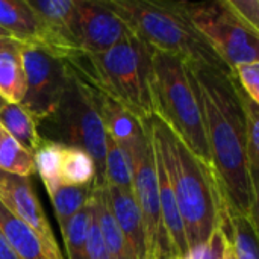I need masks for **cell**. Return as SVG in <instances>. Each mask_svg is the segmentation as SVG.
Wrapping results in <instances>:
<instances>
[{
    "instance_id": "28",
    "label": "cell",
    "mask_w": 259,
    "mask_h": 259,
    "mask_svg": "<svg viewBox=\"0 0 259 259\" xmlns=\"http://www.w3.org/2000/svg\"><path fill=\"white\" fill-rule=\"evenodd\" d=\"M87 259H109L108 250L105 247V241L102 237V232L99 229V223L94 212V202H93V220L88 231V240H87Z\"/></svg>"
},
{
    "instance_id": "32",
    "label": "cell",
    "mask_w": 259,
    "mask_h": 259,
    "mask_svg": "<svg viewBox=\"0 0 259 259\" xmlns=\"http://www.w3.org/2000/svg\"><path fill=\"white\" fill-rule=\"evenodd\" d=\"M6 103H8V102H6V100H5V99H3V97L0 96V109H2V108H3V106L6 105Z\"/></svg>"
},
{
    "instance_id": "33",
    "label": "cell",
    "mask_w": 259,
    "mask_h": 259,
    "mask_svg": "<svg viewBox=\"0 0 259 259\" xmlns=\"http://www.w3.org/2000/svg\"><path fill=\"white\" fill-rule=\"evenodd\" d=\"M0 36H8V38H11V36H9V35H8V33L3 30V29H0ZM12 39H14V38H12Z\"/></svg>"
},
{
    "instance_id": "5",
    "label": "cell",
    "mask_w": 259,
    "mask_h": 259,
    "mask_svg": "<svg viewBox=\"0 0 259 259\" xmlns=\"http://www.w3.org/2000/svg\"><path fill=\"white\" fill-rule=\"evenodd\" d=\"M150 93L153 114L197 158L211 167L203 115L185 62L176 56L152 50Z\"/></svg>"
},
{
    "instance_id": "26",
    "label": "cell",
    "mask_w": 259,
    "mask_h": 259,
    "mask_svg": "<svg viewBox=\"0 0 259 259\" xmlns=\"http://www.w3.org/2000/svg\"><path fill=\"white\" fill-rule=\"evenodd\" d=\"M234 77L241 91L256 105L259 103V61L241 64L234 68Z\"/></svg>"
},
{
    "instance_id": "20",
    "label": "cell",
    "mask_w": 259,
    "mask_h": 259,
    "mask_svg": "<svg viewBox=\"0 0 259 259\" xmlns=\"http://www.w3.org/2000/svg\"><path fill=\"white\" fill-rule=\"evenodd\" d=\"M246 114V159L253 194L259 197V108L243 93Z\"/></svg>"
},
{
    "instance_id": "15",
    "label": "cell",
    "mask_w": 259,
    "mask_h": 259,
    "mask_svg": "<svg viewBox=\"0 0 259 259\" xmlns=\"http://www.w3.org/2000/svg\"><path fill=\"white\" fill-rule=\"evenodd\" d=\"M93 202H94V212L99 223V229L102 232L105 247L108 250L109 259H137V255L120 231L114 215L111 214L105 194L103 187H94L93 190Z\"/></svg>"
},
{
    "instance_id": "10",
    "label": "cell",
    "mask_w": 259,
    "mask_h": 259,
    "mask_svg": "<svg viewBox=\"0 0 259 259\" xmlns=\"http://www.w3.org/2000/svg\"><path fill=\"white\" fill-rule=\"evenodd\" d=\"M35 171L47 193L67 187H96L97 170L93 158L82 149L41 141L33 152Z\"/></svg>"
},
{
    "instance_id": "12",
    "label": "cell",
    "mask_w": 259,
    "mask_h": 259,
    "mask_svg": "<svg viewBox=\"0 0 259 259\" xmlns=\"http://www.w3.org/2000/svg\"><path fill=\"white\" fill-rule=\"evenodd\" d=\"M0 203L36 234L47 259H64L29 178L0 171Z\"/></svg>"
},
{
    "instance_id": "11",
    "label": "cell",
    "mask_w": 259,
    "mask_h": 259,
    "mask_svg": "<svg viewBox=\"0 0 259 259\" xmlns=\"http://www.w3.org/2000/svg\"><path fill=\"white\" fill-rule=\"evenodd\" d=\"M73 33L83 53H100L134 36L106 0H76Z\"/></svg>"
},
{
    "instance_id": "18",
    "label": "cell",
    "mask_w": 259,
    "mask_h": 259,
    "mask_svg": "<svg viewBox=\"0 0 259 259\" xmlns=\"http://www.w3.org/2000/svg\"><path fill=\"white\" fill-rule=\"evenodd\" d=\"M24 46L0 52V96L8 103H21L26 93L21 50Z\"/></svg>"
},
{
    "instance_id": "4",
    "label": "cell",
    "mask_w": 259,
    "mask_h": 259,
    "mask_svg": "<svg viewBox=\"0 0 259 259\" xmlns=\"http://www.w3.org/2000/svg\"><path fill=\"white\" fill-rule=\"evenodd\" d=\"M108 6L127 24L134 36L152 50L234 74L211 46L197 33L178 2L106 0Z\"/></svg>"
},
{
    "instance_id": "23",
    "label": "cell",
    "mask_w": 259,
    "mask_h": 259,
    "mask_svg": "<svg viewBox=\"0 0 259 259\" xmlns=\"http://www.w3.org/2000/svg\"><path fill=\"white\" fill-rule=\"evenodd\" d=\"M93 220V194L85 206L68 222L62 232L67 259H87V240Z\"/></svg>"
},
{
    "instance_id": "6",
    "label": "cell",
    "mask_w": 259,
    "mask_h": 259,
    "mask_svg": "<svg viewBox=\"0 0 259 259\" xmlns=\"http://www.w3.org/2000/svg\"><path fill=\"white\" fill-rule=\"evenodd\" d=\"M36 129L41 141L59 143L85 150L96 164V187L103 185L106 129L87 83L71 68L70 79L56 108L36 123Z\"/></svg>"
},
{
    "instance_id": "30",
    "label": "cell",
    "mask_w": 259,
    "mask_h": 259,
    "mask_svg": "<svg viewBox=\"0 0 259 259\" xmlns=\"http://www.w3.org/2000/svg\"><path fill=\"white\" fill-rule=\"evenodd\" d=\"M20 46H24V44H21L12 38H8V36H0V52L12 49V47H20Z\"/></svg>"
},
{
    "instance_id": "16",
    "label": "cell",
    "mask_w": 259,
    "mask_h": 259,
    "mask_svg": "<svg viewBox=\"0 0 259 259\" xmlns=\"http://www.w3.org/2000/svg\"><path fill=\"white\" fill-rule=\"evenodd\" d=\"M0 232L20 259H47L36 234L0 203Z\"/></svg>"
},
{
    "instance_id": "24",
    "label": "cell",
    "mask_w": 259,
    "mask_h": 259,
    "mask_svg": "<svg viewBox=\"0 0 259 259\" xmlns=\"http://www.w3.org/2000/svg\"><path fill=\"white\" fill-rule=\"evenodd\" d=\"M231 247L235 259H259L258 226L247 217H229Z\"/></svg>"
},
{
    "instance_id": "21",
    "label": "cell",
    "mask_w": 259,
    "mask_h": 259,
    "mask_svg": "<svg viewBox=\"0 0 259 259\" xmlns=\"http://www.w3.org/2000/svg\"><path fill=\"white\" fill-rule=\"evenodd\" d=\"M94 187H67L62 185L52 191L49 196L53 203L55 215L61 232L67 228L68 222L85 206L93 194Z\"/></svg>"
},
{
    "instance_id": "22",
    "label": "cell",
    "mask_w": 259,
    "mask_h": 259,
    "mask_svg": "<svg viewBox=\"0 0 259 259\" xmlns=\"http://www.w3.org/2000/svg\"><path fill=\"white\" fill-rule=\"evenodd\" d=\"M103 185L131 190V167L123 146L106 132Z\"/></svg>"
},
{
    "instance_id": "9",
    "label": "cell",
    "mask_w": 259,
    "mask_h": 259,
    "mask_svg": "<svg viewBox=\"0 0 259 259\" xmlns=\"http://www.w3.org/2000/svg\"><path fill=\"white\" fill-rule=\"evenodd\" d=\"M21 61L26 93L20 105L38 123L56 108L70 79V67L65 59L29 46L23 47Z\"/></svg>"
},
{
    "instance_id": "31",
    "label": "cell",
    "mask_w": 259,
    "mask_h": 259,
    "mask_svg": "<svg viewBox=\"0 0 259 259\" xmlns=\"http://www.w3.org/2000/svg\"><path fill=\"white\" fill-rule=\"evenodd\" d=\"M225 259H235L234 258V252H232V247H231V241H229V247H228V252H226V256Z\"/></svg>"
},
{
    "instance_id": "2",
    "label": "cell",
    "mask_w": 259,
    "mask_h": 259,
    "mask_svg": "<svg viewBox=\"0 0 259 259\" xmlns=\"http://www.w3.org/2000/svg\"><path fill=\"white\" fill-rule=\"evenodd\" d=\"M147 120L153 147L175 193L188 250H193L205 244L215 228L229 225L223 197L212 168L197 158L155 114Z\"/></svg>"
},
{
    "instance_id": "3",
    "label": "cell",
    "mask_w": 259,
    "mask_h": 259,
    "mask_svg": "<svg viewBox=\"0 0 259 259\" xmlns=\"http://www.w3.org/2000/svg\"><path fill=\"white\" fill-rule=\"evenodd\" d=\"M67 62L79 79L117 102L138 120L153 114L152 49L137 36L100 53L77 52Z\"/></svg>"
},
{
    "instance_id": "27",
    "label": "cell",
    "mask_w": 259,
    "mask_h": 259,
    "mask_svg": "<svg viewBox=\"0 0 259 259\" xmlns=\"http://www.w3.org/2000/svg\"><path fill=\"white\" fill-rule=\"evenodd\" d=\"M235 15L259 33V2L258 0H226Z\"/></svg>"
},
{
    "instance_id": "19",
    "label": "cell",
    "mask_w": 259,
    "mask_h": 259,
    "mask_svg": "<svg viewBox=\"0 0 259 259\" xmlns=\"http://www.w3.org/2000/svg\"><path fill=\"white\" fill-rule=\"evenodd\" d=\"M0 171L30 178L35 171L33 153L26 150L0 126Z\"/></svg>"
},
{
    "instance_id": "8",
    "label": "cell",
    "mask_w": 259,
    "mask_h": 259,
    "mask_svg": "<svg viewBox=\"0 0 259 259\" xmlns=\"http://www.w3.org/2000/svg\"><path fill=\"white\" fill-rule=\"evenodd\" d=\"M191 26L232 70L259 61V33L244 24L226 0L178 2Z\"/></svg>"
},
{
    "instance_id": "1",
    "label": "cell",
    "mask_w": 259,
    "mask_h": 259,
    "mask_svg": "<svg viewBox=\"0 0 259 259\" xmlns=\"http://www.w3.org/2000/svg\"><path fill=\"white\" fill-rule=\"evenodd\" d=\"M185 67L200 103L211 168L228 217H247L258 226V197L250 185L246 159L243 91L234 74L200 64Z\"/></svg>"
},
{
    "instance_id": "25",
    "label": "cell",
    "mask_w": 259,
    "mask_h": 259,
    "mask_svg": "<svg viewBox=\"0 0 259 259\" xmlns=\"http://www.w3.org/2000/svg\"><path fill=\"white\" fill-rule=\"evenodd\" d=\"M229 247V234L228 229L219 226L214 229L208 241L193 250L184 259H225Z\"/></svg>"
},
{
    "instance_id": "29",
    "label": "cell",
    "mask_w": 259,
    "mask_h": 259,
    "mask_svg": "<svg viewBox=\"0 0 259 259\" xmlns=\"http://www.w3.org/2000/svg\"><path fill=\"white\" fill-rule=\"evenodd\" d=\"M0 259H20L15 255V252L11 249V246L8 244V241L2 232H0Z\"/></svg>"
},
{
    "instance_id": "14",
    "label": "cell",
    "mask_w": 259,
    "mask_h": 259,
    "mask_svg": "<svg viewBox=\"0 0 259 259\" xmlns=\"http://www.w3.org/2000/svg\"><path fill=\"white\" fill-rule=\"evenodd\" d=\"M0 29L24 46L46 49V27L26 0H0Z\"/></svg>"
},
{
    "instance_id": "13",
    "label": "cell",
    "mask_w": 259,
    "mask_h": 259,
    "mask_svg": "<svg viewBox=\"0 0 259 259\" xmlns=\"http://www.w3.org/2000/svg\"><path fill=\"white\" fill-rule=\"evenodd\" d=\"M103 194L111 214L114 215L120 231L132 246L137 259H149L147 255V237L143 222V215L137 206L132 190L115 188L102 185Z\"/></svg>"
},
{
    "instance_id": "7",
    "label": "cell",
    "mask_w": 259,
    "mask_h": 259,
    "mask_svg": "<svg viewBox=\"0 0 259 259\" xmlns=\"http://www.w3.org/2000/svg\"><path fill=\"white\" fill-rule=\"evenodd\" d=\"M124 149L131 167V190L143 215L149 259L173 256L161 219L158 176L149 120H135L131 129L115 138Z\"/></svg>"
},
{
    "instance_id": "17",
    "label": "cell",
    "mask_w": 259,
    "mask_h": 259,
    "mask_svg": "<svg viewBox=\"0 0 259 259\" xmlns=\"http://www.w3.org/2000/svg\"><path fill=\"white\" fill-rule=\"evenodd\" d=\"M0 126L30 153H33L41 143L36 121L18 103H6L0 109Z\"/></svg>"
}]
</instances>
